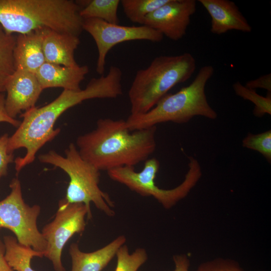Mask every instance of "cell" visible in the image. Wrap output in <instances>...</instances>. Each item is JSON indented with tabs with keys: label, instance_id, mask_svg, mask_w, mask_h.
I'll return each instance as SVG.
<instances>
[{
	"label": "cell",
	"instance_id": "obj_1",
	"mask_svg": "<svg viewBox=\"0 0 271 271\" xmlns=\"http://www.w3.org/2000/svg\"><path fill=\"white\" fill-rule=\"evenodd\" d=\"M122 72L117 66H110L106 75L92 78L84 89H64L53 101L40 107H34L20 115L23 120L12 136L9 137V153L24 148L26 153L14 160L17 174L33 163L37 152L53 140L60 132L54 129L56 120L67 110L83 101L94 98H116L122 94Z\"/></svg>",
	"mask_w": 271,
	"mask_h": 271
},
{
	"label": "cell",
	"instance_id": "obj_2",
	"mask_svg": "<svg viewBox=\"0 0 271 271\" xmlns=\"http://www.w3.org/2000/svg\"><path fill=\"white\" fill-rule=\"evenodd\" d=\"M156 126L130 130L125 120L99 119L93 130L79 136L81 157L100 171L131 166L148 159L156 148Z\"/></svg>",
	"mask_w": 271,
	"mask_h": 271
},
{
	"label": "cell",
	"instance_id": "obj_3",
	"mask_svg": "<svg viewBox=\"0 0 271 271\" xmlns=\"http://www.w3.org/2000/svg\"><path fill=\"white\" fill-rule=\"evenodd\" d=\"M81 10L72 0H0V25L10 35L47 28L79 37Z\"/></svg>",
	"mask_w": 271,
	"mask_h": 271
},
{
	"label": "cell",
	"instance_id": "obj_4",
	"mask_svg": "<svg viewBox=\"0 0 271 271\" xmlns=\"http://www.w3.org/2000/svg\"><path fill=\"white\" fill-rule=\"evenodd\" d=\"M214 72L211 65L202 67L189 85L175 93L167 94L146 113L130 114L125 120L127 126L132 131L166 122L185 123L196 116L216 119L217 113L209 104L205 93L206 85Z\"/></svg>",
	"mask_w": 271,
	"mask_h": 271
},
{
	"label": "cell",
	"instance_id": "obj_5",
	"mask_svg": "<svg viewBox=\"0 0 271 271\" xmlns=\"http://www.w3.org/2000/svg\"><path fill=\"white\" fill-rule=\"evenodd\" d=\"M196 68L195 59L190 53L155 57L133 78L128 92L130 115L150 110L171 89L189 79Z\"/></svg>",
	"mask_w": 271,
	"mask_h": 271
},
{
	"label": "cell",
	"instance_id": "obj_6",
	"mask_svg": "<svg viewBox=\"0 0 271 271\" xmlns=\"http://www.w3.org/2000/svg\"><path fill=\"white\" fill-rule=\"evenodd\" d=\"M64 152L65 157L50 150L40 154L38 159L42 163L60 168L68 175L65 199L69 203L85 204L91 217V203L108 216H113L114 203L99 186L100 171L81 157L74 144L70 143Z\"/></svg>",
	"mask_w": 271,
	"mask_h": 271
},
{
	"label": "cell",
	"instance_id": "obj_7",
	"mask_svg": "<svg viewBox=\"0 0 271 271\" xmlns=\"http://www.w3.org/2000/svg\"><path fill=\"white\" fill-rule=\"evenodd\" d=\"M188 170L184 181L176 187L164 189L155 182L160 168L159 161L155 158L147 159L142 170L136 172L134 167L125 166L107 171L109 177L122 184L142 196H152L166 209H170L185 198L202 176L201 168L193 157H189Z\"/></svg>",
	"mask_w": 271,
	"mask_h": 271
},
{
	"label": "cell",
	"instance_id": "obj_8",
	"mask_svg": "<svg viewBox=\"0 0 271 271\" xmlns=\"http://www.w3.org/2000/svg\"><path fill=\"white\" fill-rule=\"evenodd\" d=\"M10 187V193L0 201V228L9 229L20 244L44 254L47 243L37 223L40 206H30L25 202L18 178L12 179Z\"/></svg>",
	"mask_w": 271,
	"mask_h": 271
},
{
	"label": "cell",
	"instance_id": "obj_9",
	"mask_svg": "<svg viewBox=\"0 0 271 271\" xmlns=\"http://www.w3.org/2000/svg\"><path fill=\"white\" fill-rule=\"evenodd\" d=\"M86 216L92 218L85 204L69 203L64 198L59 201L54 219L43 227L41 233L47 243L44 256L55 271H66L61 260L63 248L74 234L84 231Z\"/></svg>",
	"mask_w": 271,
	"mask_h": 271
},
{
	"label": "cell",
	"instance_id": "obj_10",
	"mask_svg": "<svg viewBox=\"0 0 271 271\" xmlns=\"http://www.w3.org/2000/svg\"><path fill=\"white\" fill-rule=\"evenodd\" d=\"M83 30L92 36L96 43L98 51L96 71L100 75H104L107 55L115 45L135 40L158 43L164 38L159 32L145 25L121 26L95 18L83 19Z\"/></svg>",
	"mask_w": 271,
	"mask_h": 271
},
{
	"label": "cell",
	"instance_id": "obj_11",
	"mask_svg": "<svg viewBox=\"0 0 271 271\" xmlns=\"http://www.w3.org/2000/svg\"><path fill=\"white\" fill-rule=\"evenodd\" d=\"M196 11L195 0H169L147 16L143 22L170 40L178 41L186 34L191 17Z\"/></svg>",
	"mask_w": 271,
	"mask_h": 271
},
{
	"label": "cell",
	"instance_id": "obj_12",
	"mask_svg": "<svg viewBox=\"0 0 271 271\" xmlns=\"http://www.w3.org/2000/svg\"><path fill=\"white\" fill-rule=\"evenodd\" d=\"M43 90L35 73L16 69L5 86V108L8 115L16 119L23 111L35 107Z\"/></svg>",
	"mask_w": 271,
	"mask_h": 271
},
{
	"label": "cell",
	"instance_id": "obj_13",
	"mask_svg": "<svg viewBox=\"0 0 271 271\" xmlns=\"http://www.w3.org/2000/svg\"><path fill=\"white\" fill-rule=\"evenodd\" d=\"M211 17L210 31L222 35L231 30L249 33L252 28L238 7L229 0H199Z\"/></svg>",
	"mask_w": 271,
	"mask_h": 271
},
{
	"label": "cell",
	"instance_id": "obj_14",
	"mask_svg": "<svg viewBox=\"0 0 271 271\" xmlns=\"http://www.w3.org/2000/svg\"><path fill=\"white\" fill-rule=\"evenodd\" d=\"M89 72L87 65L67 67L45 62L35 73L43 90L52 87L78 91Z\"/></svg>",
	"mask_w": 271,
	"mask_h": 271
},
{
	"label": "cell",
	"instance_id": "obj_15",
	"mask_svg": "<svg viewBox=\"0 0 271 271\" xmlns=\"http://www.w3.org/2000/svg\"><path fill=\"white\" fill-rule=\"evenodd\" d=\"M80 42L78 36L45 28L43 49L45 61L67 67L78 66L74 54Z\"/></svg>",
	"mask_w": 271,
	"mask_h": 271
},
{
	"label": "cell",
	"instance_id": "obj_16",
	"mask_svg": "<svg viewBox=\"0 0 271 271\" xmlns=\"http://www.w3.org/2000/svg\"><path fill=\"white\" fill-rule=\"evenodd\" d=\"M44 29L18 34L16 37L13 54L15 70L35 73L46 62L43 49Z\"/></svg>",
	"mask_w": 271,
	"mask_h": 271
},
{
	"label": "cell",
	"instance_id": "obj_17",
	"mask_svg": "<svg viewBox=\"0 0 271 271\" xmlns=\"http://www.w3.org/2000/svg\"><path fill=\"white\" fill-rule=\"evenodd\" d=\"M125 242V237L120 235L104 247L90 252L82 251L78 244L72 243L69 249L72 261L71 271H101Z\"/></svg>",
	"mask_w": 271,
	"mask_h": 271
},
{
	"label": "cell",
	"instance_id": "obj_18",
	"mask_svg": "<svg viewBox=\"0 0 271 271\" xmlns=\"http://www.w3.org/2000/svg\"><path fill=\"white\" fill-rule=\"evenodd\" d=\"M5 247V256L9 264L15 271H36L31 264L34 257H43L44 254L32 248L20 244L16 237H4Z\"/></svg>",
	"mask_w": 271,
	"mask_h": 271
},
{
	"label": "cell",
	"instance_id": "obj_19",
	"mask_svg": "<svg viewBox=\"0 0 271 271\" xmlns=\"http://www.w3.org/2000/svg\"><path fill=\"white\" fill-rule=\"evenodd\" d=\"M80 14L83 19L95 18L108 23L119 24L117 10L119 0L81 1Z\"/></svg>",
	"mask_w": 271,
	"mask_h": 271
},
{
	"label": "cell",
	"instance_id": "obj_20",
	"mask_svg": "<svg viewBox=\"0 0 271 271\" xmlns=\"http://www.w3.org/2000/svg\"><path fill=\"white\" fill-rule=\"evenodd\" d=\"M16 37L7 34L0 25V93L5 92L7 80L15 71L14 50Z\"/></svg>",
	"mask_w": 271,
	"mask_h": 271
},
{
	"label": "cell",
	"instance_id": "obj_21",
	"mask_svg": "<svg viewBox=\"0 0 271 271\" xmlns=\"http://www.w3.org/2000/svg\"><path fill=\"white\" fill-rule=\"evenodd\" d=\"M169 0H121L123 11L131 22L143 25L145 18Z\"/></svg>",
	"mask_w": 271,
	"mask_h": 271
},
{
	"label": "cell",
	"instance_id": "obj_22",
	"mask_svg": "<svg viewBox=\"0 0 271 271\" xmlns=\"http://www.w3.org/2000/svg\"><path fill=\"white\" fill-rule=\"evenodd\" d=\"M233 89L235 94L244 100L251 101L254 104L253 114L261 117L266 114H271V94L268 93L266 96H262L256 93L255 90L243 85L239 81L233 84Z\"/></svg>",
	"mask_w": 271,
	"mask_h": 271
},
{
	"label": "cell",
	"instance_id": "obj_23",
	"mask_svg": "<svg viewBox=\"0 0 271 271\" xmlns=\"http://www.w3.org/2000/svg\"><path fill=\"white\" fill-rule=\"evenodd\" d=\"M117 264L115 271H138L148 259L146 250L138 248L130 253L128 247L124 244L117 250Z\"/></svg>",
	"mask_w": 271,
	"mask_h": 271
},
{
	"label": "cell",
	"instance_id": "obj_24",
	"mask_svg": "<svg viewBox=\"0 0 271 271\" xmlns=\"http://www.w3.org/2000/svg\"><path fill=\"white\" fill-rule=\"evenodd\" d=\"M244 148L261 154L269 163L271 162V130L253 134L248 133L242 142Z\"/></svg>",
	"mask_w": 271,
	"mask_h": 271
},
{
	"label": "cell",
	"instance_id": "obj_25",
	"mask_svg": "<svg viewBox=\"0 0 271 271\" xmlns=\"http://www.w3.org/2000/svg\"><path fill=\"white\" fill-rule=\"evenodd\" d=\"M196 271H244L237 262L218 258L201 263Z\"/></svg>",
	"mask_w": 271,
	"mask_h": 271
},
{
	"label": "cell",
	"instance_id": "obj_26",
	"mask_svg": "<svg viewBox=\"0 0 271 271\" xmlns=\"http://www.w3.org/2000/svg\"><path fill=\"white\" fill-rule=\"evenodd\" d=\"M9 136L5 133L0 137V179L7 175L9 164L14 162V153H10L7 150Z\"/></svg>",
	"mask_w": 271,
	"mask_h": 271
},
{
	"label": "cell",
	"instance_id": "obj_27",
	"mask_svg": "<svg viewBox=\"0 0 271 271\" xmlns=\"http://www.w3.org/2000/svg\"><path fill=\"white\" fill-rule=\"evenodd\" d=\"M246 87L255 90L256 88H262L266 90L268 93L271 92V74L263 75L253 80L247 81Z\"/></svg>",
	"mask_w": 271,
	"mask_h": 271
},
{
	"label": "cell",
	"instance_id": "obj_28",
	"mask_svg": "<svg viewBox=\"0 0 271 271\" xmlns=\"http://www.w3.org/2000/svg\"><path fill=\"white\" fill-rule=\"evenodd\" d=\"M5 97L4 93H0V122H7L12 125L18 127L21 121L11 117L7 113L5 108Z\"/></svg>",
	"mask_w": 271,
	"mask_h": 271
},
{
	"label": "cell",
	"instance_id": "obj_29",
	"mask_svg": "<svg viewBox=\"0 0 271 271\" xmlns=\"http://www.w3.org/2000/svg\"><path fill=\"white\" fill-rule=\"evenodd\" d=\"M175 268L173 271H189L190 261L184 254L176 255L173 256Z\"/></svg>",
	"mask_w": 271,
	"mask_h": 271
},
{
	"label": "cell",
	"instance_id": "obj_30",
	"mask_svg": "<svg viewBox=\"0 0 271 271\" xmlns=\"http://www.w3.org/2000/svg\"><path fill=\"white\" fill-rule=\"evenodd\" d=\"M5 247L4 244L0 242V271H15L10 266L5 256Z\"/></svg>",
	"mask_w": 271,
	"mask_h": 271
}]
</instances>
